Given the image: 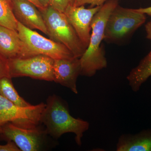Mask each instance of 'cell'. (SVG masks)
<instances>
[{
    "label": "cell",
    "mask_w": 151,
    "mask_h": 151,
    "mask_svg": "<svg viewBox=\"0 0 151 151\" xmlns=\"http://www.w3.org/2000/svg\"><path fill=\"white\" fill-rule=\"evenodd\" d=\"M12 78L6 76L0 79V94L18 106L25 107L31 106L32 105L19 95L14 87Z\"/></svg>",
    "instance_id": "cell-15"
},
{
    "label": "cell",
    "mask_w": 151,
    "mask_h": 151,
    "mask_svg": "<svg viewBox=\"0 0 151 151\" xmlns=\"http://www.w3.org/2000/svg\"><path fill=\"white\" fill-rule=\"evenodd\" d=\"M1 132V127H0V132Z\"/></svg>",
    "instance_id": "cell-25"
},
{
    "label": "cell",
    "mask_w": 151,
    "mask_h": 151,
    "mask_svg": "<svg viewBox=\"0 0 151 151\" xmlns=\"http://www.w3.org/2000/svg\"><path fill=\"white\" fill-rule=\"evenodd\" d=\"M116 150L151 151V129L135 134H122L118 140Z\"/></svg>",
    "instance_id": "cell-13"
},
{
    "label": "cell",
    "mask_w": 151,
    "mask_h": 151,
    "mask_svg": "<svg viewBox=\"0 0 151 151\" xmlns=\"http://www.w3.org/2000/svg\"><path fill=\"white\" fill-rule=\"evenodd\" d=\"M6 76L9 77L8 60L0 54V79Z\"/></svg>",
    "instance_id": "cell-19"
},
{
    "label": "cell",
    "mask_w": 151,
    "mask_h": 151,
    "mask_svg": "<svg viewBox=\"0 0 151 151\" xmlns=\"http://www.w3.org/2000/svg\"><path fill=\"white\" fill-rule=\"evenodd\" d=\"M40 11L46 25L48 36L65 45L75 57L80 58L86 49L65 14L50 6Z\"/></svg>",
    "instance_id": "cell-3"
},
{
    "label": "cell",
    "mask_w": 151,
    "mask_h": 151,
    "mask_svg": "<svg viewBox=\"0 0 151 151\" xmlns=\"http://www.w3.org/2000/svg\"><path fill=\"white\" fill-rule=\"evenodd\" d=\"M27 52L17 31L0 25V54L8 60L27 57Z\"/></svg>",
    "instance_id": "cell-12"
},
{
    "label": "cell",
    "mask_w": 151,
    "mask_h": 151,
    "mask_svg": "<svg viewBox=\"0 0 151 151\" xmlns=\"http://www.w3.org/2000/svg\"><path fill=\"white\" fill-rule=\"evenodd\" d=\"M145 27L147 32V38L151 40V21L146 24Z\"/></svg>",
    "instance_id": "cell-21"
},
{
    "label": "cell",
    "mask_w": 151,
    "mask_h": 151,
    "mask_svg": "<svg viewBox=\"0 0 151 151\" xmlns=\"http://www.w3.org/2000/svg\"><path fill=\"white\" fill-rule=\"evenodd\" d=\"M0 135L3 139L14 142L22 151L43 150L49 136L45 129L40 126L26 129L11 123H6L1 127Z\"/></svg>",
    "instance_id": "cell-8"
},
{
    "label": "cell",
    "mask_w": 151,
    "mask_h": 151,
    "mask_svg": "<svg viewBox=\"0 0 151 151\" xmlns=\"http://www.w3.org/2000/svg\"><path fill=\"white\" fill-rule=\"evenodd\" d=\"M80 58L54 59L53 81L67 87L72 92L77 94V78L81 74Z\"/></svg>",
    "instance_id": "cell-10"
},
{
    "label": "cell",
    "mask_w": 151,
    "mask_h": 151,
    "mask_svg": "<svg viewBox=\"0 0 151 151\" xmlns=\"http://www.w3.org/2000/svg\"><path fill=\"white\" fill-rule=\"evenodd\" d=\"M119 0H108L95 14L91 22L90 42L84 54L80 58V75L92 77L98 70L107 66V61L103 45L105 25L110 14L119 4Z\"/></svg>",
    "instance_id": "cell-2"
},
{
    "label": "cell",
    "mask_w": 151,
    "mask_h": 151,
    "mask_svg": "<svg viewBox=\"0 0 151 151\" xmlns=\"http://www.w3.org/2000/svg\"><path fill=\"white\" fill-rule=\"evenodd\" d=\"M17 31L27 47V57L41 55L53 59H71L75 57L62 44L42 36L18 21Z\"/></svg>",
    "instance_id": "cell-5"
},
{
    "label": "cell",
    "mask_w": 151,
    "mask_h": 151,
    "mask_svg": "<svg viewBox=\"0 0 151 151\" xmlns=\"http://www.w3.org/2000/svg\"><path fill=\"white\" fill-rule=\"evenodd\" d=\"M17 23L12 0H0V25L17 30Z\"/></svg>",
    "instance_id": "cell-16"
},
{
    "label": "cell",
    "mask_w": 151,
    "mask_h": 151,
    "mask_svg": "<svg viewBox=\"0 0 151 151\" xmlns=\"http://www.w3.org/2000/svg\"><path fill=\"white\" fill-rule=\"evenodd\" d=\"M101 6H96L86 9L84 6H70L64 12V13L86 49L90 42L92 19Z\"/></svg>",
    "instance_id": "cell-9"
},
{
    "label": "cell",
    "mask_w": 151,
    "mask_h": 151,
    "mask_svg": "<svg viewBox=\"0 0 151 151\" xmlns=\"http://www.w3.org/2000/svg\"><path fill=\"white\" fill-rule=\"evenodd\" d=\"M53 58L41 55L8 59L9 76L53 81Z\"/></svg>",
    "instance_id": "cell-6"
},
{
    "label": "cell",
    "mask_w": 151,
    "mask_h": 151,
    "mask_svg": "<svg viewBox=\"0 0 151 151\" xmlns=\"http://www.w3.org/2000/svg\"><path fill=\"white\" fill-rule=\"evenodd\" d=\"M151 76V51L143 58L139 65L133 68L127 79L132 91L137 92Z\"/></svg>",
    "instance_id": "cell-14"
},
{
    "label": "cell",
    "mask_w": 151,
    "mask_h": 151,
    "mask_svg": "<svg viewBox=\"0 0 151 151\" xmlns=\"http://www.w3.org/2000/svg\"><path fill=\"white\" fill-rule=\"evenodd\" d=\"M38 1L45 8L49 6V0H38Z\"/></svg>",
    "instance_id": "cell-24"
},
{
    "label": "cell",
    "mask_w": 151,
    "mask_h": 151,
    "mask_svg": "<svg viewBox=\"0 0 151 151\" xmlns=\"http://www.w3.org/2000/svg\"><path fill=\"white\" fill-rule=\"evenodd\" d=\"M136 11L142 13L143 14L148 15L151 17V6L149 7L145 8H140L135 9Z\"/></svg>",
    "instance_id": "cell-22"
},
{
    "label": "cell",
    "mask_w": 151,
    "mask_h": 151,
    "mask_svg": "<svg viewBox=\"0 0 151 151\" xmlns=\"http://www.w3.org/2000/svg\"><path fill=\"white\" fill-rule=\"evenodd\" d=\"M45 106V103H42L21 107L0 94V127L8 123L26 129L37 127L40 124L41 116Z\"/></svg>",
    "instance_id": "cell-7"
},
{
    "label": "cell",
    "mask_w": 151,
    "mask_h": 151,
    "mask_svg": "<svg viewBox=\"0 0 151 151\" xmlns=\"http://www.w3.org/2000/svg\"><path fill=\"white\" fill-rule=\"evenodd\" d=\"M17 20L30 29L39 30L48 35V33L41 13L28 0H12Z\"/></svg>",
    "instance_id": "cell-11"
},
{
    "label": "cell",
    "mask_w": 151,
    "mask_h": 151,
    "mask_svg": "<svg viewBox=\"0 0 151 151\" xmlns=\"http://www.w3.org/2000/svg\"><path fill=\"white\" fill-rule=\"evenodd\" d=\"M28 1L32 3L39 9V10L43 9L45 8L42 5L39 1L38 0H28Z\"/></svg>",
    "instance_id": "cell-23"
},
{
    "label": "cell",
    "mask_w": 151,
    "mask_h": 151,
    "mask_svg": "<svg viewBox=\"0 0 151 151\" xmlns=\"http://www.w3.org/2000/svg\"><path fill=\"white\" fill-rule=\"evenodd\" d=\"M74 0H49V6L64 13L69 6H73Z\"/></svg>",
    "instance_id": "cell-17"
},
{
    "label": "cell",
    "mask_w": 151,
    "mask_h": 151,
    "mask_svg": "<svg viewBox=\"0 0 151 151\" xmlns=\"http://www.w3.org/2000/svg\"><path fill=\"white\" fill-rule=\"evenodd\" d=\"M0 151H21L15 144L12 141H7L5 145H0Z\"/></svg>",
    "instance_id": "cell-20"
},
{
    "label": "cell",
    "mask_w": 151,
    "mask_h": 151,
    "mask_svg": "<svg viewBox=\"0 0 151 151\" xmlns=\"http://www.w3.org/2000/svg\"><path fill=\"white\" fill-rule=\"evenodd\" d=\"M108 0H74L73 6H80L86 4L91 5V7L103 5Z\"/></svg>",
    "instance_id": "cell-18"
},
{
    "label": "cell",
    "mask_w": 151,
    "mask_h": 151,
    "mask_svg": "<svg viewBox=\"0 0 151 151\" xmlns=\"http://www.w3.org/2000/svg\"><path fill=\"white\" fill-rule=\"evenodd\" d=\"M40 124L44 125L47 134L53 139H58L66 133L75 134L76 142L79 146L82 144L83 134L89 127V122L71 116L67 103L55 94L49 96L46 100Z\"/></svg>",
    "instance_id": "cell-1"
},
{
    "label": "cell",
    "mask_w": 151,
    "mask_h": 151,
    "mask_svg": "<svg viewBox=\"0 0 151 151\" xmlns=\"http://www.w3.org/2000/svg\"><path fill=\"white\" fill-rule=\"evenodd\" d=\"M146 20L145 14L118 4L107 20L104 40L110 43H121L131 37Z\"/></svg>",
    "instance_id": "cell-4"
}]
</instances>
